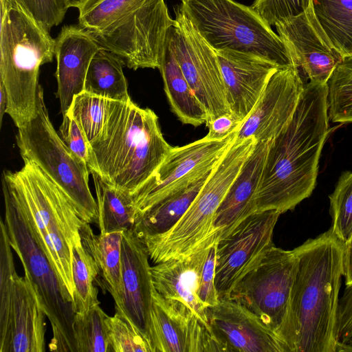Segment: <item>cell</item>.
I'll return each instance as SVG.
<instances>
[{"mask_svg": "<svg viewBox=\"0 0 352 352\" xmlns=\"http://www.w3.org/2000/svg\"><path fill=\"white\" fill-rule=\"evenodd\" d=\"M5 222L0 219V351L45 350V317L30 278L17 274Z\"/></svg>", "mask_w": 352, "mask_h": 352, "instance_id": "cell-11", "label": "cell"}, {"mask_svg": "<svg viewBox=\"0 0 352 352\" xmlns=\"http://www.w3.org/2000/svg\"><path fill=\"white\" fill-rule=\"evenodd\" d=\"M275 27L302 79L306 77L309 82L327 84L343 57L329 42L311 6Z\"/></svg>", "mask_w": 352, "mask_h": 352, "instance_id": "cell-16", "label": "cell"}, {"mask_svg": "<svg viewBox=\"0 0 352 352\" xmlns=\"http://www.w3.org/2000/svg\"><path fill=\"white\" fill-rule=\"evenodd\" d=\"M89 170L131 197L155 175L173 146L158 117L132 100H112L102 131L89 144Z\"/></svg>", "mask_w": 352, "mask_h": 352, "instance_id": "cell-3", "label": "cell"}, {"mask_svg": "<svg viewBox=\"0 0 352 352\" xmlns=\"http://www.w3.org/2000/svg\"><path fill=\"white\" fill-rule=\"evenodd\" d=\"M214 242L186 257L169 259L151 267L155 290L164 298L184 305L208 326L207 307L197 296L198 280L209 248Z\"/></svg>", "mask_w": 352, "mask_h": 352, "instance_id": "cell-24", "label": "cell"}, {"mask_svg": "<svg viewBox=\"0 0 352 352\" xmlns=\"http://www.w3.org/2000/svg\"><path fill=\"white\" fill-rule=\"evenodd\" d=\"M236 133L221 140L204 137L172 147L153 177L131 197L135 219L159 201L210 173L234 141Z\"/></svg>", "mask_w": 352, "mask_h": 352, "instance_id": "cell-14", "label": "cell"}, {"mask_svg": "<svg viewBox=\"0 0 352 352\" xmlns=\"http://www.w3.org/2000/svg\"><path fill=\"white\" fill-rule=\"evenodd\" d=\"M108 316L100 304L84 313L74 314L73 326L77 352L111 351Z\"/></svg>", "mask_w": 352, "mask_h": 352, "instance_id": "cell-32", "label": "cell"}, {"mask_svg": "<svg viewBox=\"0 0 352 352\" xmlns=\"http://www.w3.org/2000/svg\"><path fill=\"white\" fill-rule=\"evenodd\" d=\"M107 321L111 351L152 352L144 335L119 312L109 316Z\"/></svg>", "mask_w": 352, "mask_h": 352, "instance_id": "cell-36", "label": "cell"}, {"mask_svg": "<svg viewBox=\"0 0 352 352\" xmlns=\"http://www.w3.org/2000/svg\"><path fill=\"white\" fill-rule=\"evenodd\" d=\"M93 177L98 208V223L101 233L132 229L135 213L131 197L102 180L96 173Z\"/></svg>", "mask_w": 352, "mask_h": 352, "instance_id": "cell-29", "label": "cell"}, {"mask_svg": "<svg viewBox=\"0 0 352 352\" xmlns=\"http://www.w3.org/2000/svg\"><path fill=\"white\" fill-rule=\"evenodd\" d=\"M256 142L253 137L236 138L180 220L163 234L140 239L153 263L186 257L215 241V212Z\"/></svg>", "mask_w": 352, "mask_h": 352, "instance_id": "cell-7", "label": "cell"}, {"mask_svg": "<svg viewBox=\"0 0 352 352\" xmlns=\"http://www.w3.org/2000/svg\"><path fill=\"white\" fill-rule=\"evenodd\" d=\"M89 224L85 222L80 230L82 244L96 263L100 287L111 294L116 309H118L122 305L123 293L121 252L123 231L96 234Z\"/></svg>", "mask_w": 352, "mask_h": 352, "instance_id": "cell-25", "label": "cell"}, {"mask_svg": "<svg viewBox=\"0 0 352 352\" xmlns=\"http://www.w3.org/2000/svg\"><path fill=\"white\" fill-rule=\"evenodd\" d=\"M327 84L305 83L292 118L270 142L254 203L256 212L292 210L313 192L329 132Z\"/></svg>", "mask_w": 352, "mask_h": 352, "instance_id": "cell-1", "label": "cell"}, {"mask_svg": "<svg viewBox=\"0 0 352 352\" xmlns=\"http://www.w3.org/2000/svg\"><path fill=\"white\" fill-rule=\"evenodd\" d=\"M175 13V24L169 29L168 36L186 80L206 109V122L231 113L216 50L201 36L178 6Z\"/></svg>", "mask_w": 352, "mask_h": 352, "instance_id": "cell-13", "label": "cell"}, {"mask_svg": "<svg viewBox=\"0 0 352 352\" xmlns=\"http://www.w3.org/2000/svg\"><path fill=\"white\" fill-rule=\"evenodd\" d=\"M7 106V94L3 83L0 82V126L2 124L3 115L6 113Z\"/></svg>", "mask_w": 352, "mask_h": 352, "instance_id": "cell-44", "label": "cell"}, {"mask_svg": "<svg viewBox=\"0 0 352 352\" xmlns=\"http://www.w3.org/2000/svg\"><path fill=\"white\" fill-rule=\"evenodd\" d=\"M124 65L118 56L100 47L90 62L84 91L116 101L131 100L122 69Z\"/></svg>", "mask_w": 352, "mask_h": 352, "instance_id": "cell-28", "label": "cell"}, {"mask_svg": "<svg viewBox=\"0 0 352 352\" xmlns=\"http://www.w3.org/2000/svg\"><path fill=\"white\" fill-rule=\"evenodd\" d=\"M271 140L256 142L217 208L212 232V236L217 241L228 234L241 221L256 212L254 197Z\"/></svg>", "mask_w": 352, "mask_h": 352, "instance_id": "cell-23", "label": "cell"}, {"mask_svg": "<svg viewBox=\"0 0 352 352\" xmlns=\"http://www.w3.org/2000/svg\"><path fill=\"white\" fill-rule=\"evenodd\" d=\"M209 326L224 352H290L280 336L258 316L229 298L206 310Z\"/></svg>", "mask_w": 352, "mask_h": 352, "instance_id": "cell-19", "label": "cell"}, {"mask_svg": "<svg viewBox=\"0 0 352 352\" xmlns=\"http://www.w3.org/2000/svg\"><path fill=\"white\" fill-rule=\"evenodd\" d=\"M210 173L138 216L132 228L136 235L142 239L161 234L171 229L187 211Z\"/></svg>", "mask_w": 352, "mask_h": 352, "instance_id": "cell-27", "label": "cell"}, {"mask_svg": "<svg viewBox=\"0 0 352 352\" xmlns=\"http://www.w3.org/2000/svg\"><path fill=\"white\" fill-rule=\"evenodd\" d=\"M182 12L215 50L265 58L280 68L296 67L283 41L251 6L234 0H179Z\"/></svg>", "mask_w": 352, "mask_h": 352, "instance_id": "cell-8", "label": "cell"}, {"mask_svg": "<svg viewBox=\"0 0 352 352\" xmlns=\"http://www.w3.org/2000/svg\"><path fill=\"white\" fill-rule=\"evenodd\" d=\"M343 277L345 285L352 284V235L344 243Z\"/></svg>", "mask_w": 352, "mask_h": 352, "instance_id": "cell-43", "label": "cell"}, {"mask_svg": "<svg viewBox=\"0 0 352 352\" xmlns=\"http://www.w3.org/2000/svg\"><path fill=\"white\" fill-rule=\"evenodd\" d=\"M79 25L129 68L159 69L175 24L164 0H87Z\"/></svg>", "mask_w": 352, "mask_h": 352, "instance_id": "cell-5", "label": "cell"}, {"mask_svg": "<svg viewBox=\"0 0 352 352\" xmlns=\"http://www.w3.org/2000/svg\"><path fill=\"white\" fill-rule=\"evenodd\" d=\"M327 84L329 120L352 122V56L342 58Z\"/></svg>", "mask_w": 352, "mask_h": 352, "instance_id": "cell-33", "label": "cell"}, {"mask_svg": "<svg viewBox=\"0 0 352 352\" xmlns=\"http://www.w3.org/2000/svg\"><path fill=\"white\" fill-rule=\"evenodd\" d=\"M311 0H255L251 7L270 25H275L305 12Z\"/></svg>", "mask_w": 352, "mask_h": 352, "instance_id": "cell-37", "label": "cell"}, {"mask_svg": "<svg viewBox=\"0 0 352 352\" xmlns=\"http://www.w3.org/2000/svg\"><path fill=\"white\" fill-rule=\"evenodd\" d=\"M294 250L298 267L282 338L290 352H336L344 243L329 228Z\"/></svg>", "mask_w": 352, "mask_h": 352, "instance_id": "cell-2", "label": "cell"}, {"mask_svg": "<svg viewBox=\"0 0 352 352\" xmlns=\"http://www.w3.org/2000/svg\"><path fill=\"white\" fill-rule=\"evenodd\" d=\"M153 352H224L210 326L184 305L155 289L152 309Z\"/></svg>", "mask_w": 352, "mask_h": 352, "instance_id": "cell-18", "label": "cell"}, {"mask_svg": "<svg viewBox=\"0 0 352 352\" xmlns=\"http://www.w3.org/2000/svg\"><path fill=\"white\" fill-rule=\"evenodd\" d=\"M59 133L69 151L89 168L90 164L89 144L80 126L68 113L63 115Z\"/></svg>", "mask_w": 352, "mask_h": 352, "instance_id": "cell-40", "label": "cell"}, {"mask_svg": "<svg viewBox=\"0 0 352 352\" xmlns=\"http://www.w3.org/2000/svg\"><path fill=\"white\" fill-rule=\"evenodd\" d=\"M216 52L231 113L243 122L280 67L254 54L232 50Z\"/></svg>", "mask_w": 352, "mask_h": 352, "instance_id": "cell-21", "label": "cell"}, {"mask_svg": "<svg viewBox=\"0 0 352 352\" xmlns=\"http://www.w3.org/2000/svg\"><path fill=\"white\" fill-rule=\"evenodd\" d=\"M111 102L85 91L74 96L67 113L77 122L89 144L100 133Z\"/></svg>", "mask_w": 352, "mask_h": 352, "instance_id": "cell-34", "label": "cell"}, {"mask_svg": "<svg viewBox=\"0 0 352 352\" xmlns=\"http://www.w3.org/2000/svg\"><path fill=\"white\" fill-rule=\"evenodd\" d=\"M23 162L18 171L3 170L1 183L14 195L33 238L73 298V248L81 243L80 230L85 221L35 163Z\"/></svg>", "mask_w": 352, "mask_h": 352, "instance_id": "cell-4", "label": "cell"}, {"mask_svg": "<svg viewBox=\"0 0 352 352\" xmlns=\"http://www.w3.org/2000/svg\"><path fill=\"white\" fill-rule=\"evenodd\" d=\"M280 214L276 210L255 212L218 239L214 284L219 299L228 298L241 279L274 246L273 233Z\"/></svg>", "mask_w": 352, "mask_h": 352, "instance_id": "cell-15", "label": "cell"}, {"mask_svg": "<svg viewBox=\"0 0 352 352\" xmlns=\"http://www.w3.org/2000/svg\"><path fill=\"white\" fill-rule=\"evenodd\" d=\"M16 1L49 32L63 21L69 8L66 0Z\"/></svg>", "mask_w": 352, "mask_h": 352, "instance_id": "cell-38", "label": "cell"}, {"mask_svg": "<svg viewBox=\"0 0 352 352\" xmlns=\"http://www.w3.org/2000/svg\"><path fill=\"white\" fill-rule=\"evenodd\" d=\"M1 184L9 242L23 266L25 275L35 287L50 322L53 336L50 349L77 352L73 298L33 238L14 195L5 184Z\"/></svg>", "mask_w": 352, "mask_h": 352, "instance_id": "cell-9", "label": "cell"}, {"mask_svg": "<svg viewBox=\"0 0 352 352\" xmlns=\"http://www.w3.org/2000/svg\"><path fill=\"white\" fill-rule=\"evenodd\" d=\"M336 352H352V284L339 298L336 320Z\"/></svg>", "mask_w": 352, "mask_h": 352, "instance_id": "cell-39", "label": "cell"}, {"mask_svg": "<svg viewBox=\"0 0 352 352\" xmlns=\"http://www.w3.org/2000/svg\"><path fill=\"white\" fill-rule=\"evenodd\" d=\"M305 85L295 67L278 69L239 129L236 138L254 137L262 142L276 138L291 120Z\"/></svg>", "mask_w": 352, "mask_h": 352, "instance_id": "cell-17", "label": "cell"}, {"mask_svg": "<svg viewBox=\"0 0 352 352\" xmlns=\"http://www.w3.org/2000/svg\"><path fill=\"white\" fill-rule=\"evenodd\" d=\"M0 2V82L6 113L19 128L36 113L39 69L52 61L56 41L16 0Z\"/></svg>", "mask_w": 352, "mask_h": 352, "instance_id": "cell-6", "label": "cell"}, {"mask_svg": "<svg viewBox=\"0 0 352 352\" xmlns=\"http://www.w3.org/2000/svg\"><path fill=\"white\" fill-rule=\"evenodd\" d=\"M298 261L294 249L273 246L228 297L258 316L281 338Z\"/></svg>", "mask_w": 352, "mask_h": 352, "instance_id": "cell-12", "label": "cell"}, {"mask_svg": "<svg viewBox=\"0 0 352 352\" xmlns=\"http://www.w3.org/2000/svg\"><path fill=\"white\" fill-rule=\"evenodd\" d=\"M319 25L332 46L342 56H352V0H311Z\"/></svg>", "mask_w": 352, "mask_h": 352, "instance_id": "cell-30", "label": "cell"}, {"mask_svg": "<svg viewBox=\"0 0 352 352\" xmlns=\"http://www.w3.org/2000/svg\"><path fill=\"white\" fill-rule=\"evenodd\" d=\"M171 110L184 124L198 126L206 123L207 113L195 96L177 60L167 36L159 68Z\"/></svg>", "mask_w": 352, "mask_h": 352, "instance_id": "cell-26", "label": "cell"}, {"mask_svg": "<svg viewBox=\"0 0 352 352\" xmlns=\"http://www.w3.org/2000/svg\"><path fill=\"white\" fill-rule=\"evenodd\" d=\"M16 143L23 160L35 163L68 197L80 218L98 223V208L89 186V170L55 131L38 93L36 115L18 128Z\"/></svg>", "mask_w": 352, "mask_h": 352, "instance_id": "cell-10", "label": "cell"}, {"mask_svg": "<svg viewBox=\"0 0 352 352\" xmlns=\"http://www.w3.org/2000/svg\"><path fill=\"white\" fill-rule=\"evenodd\" d=\"M206 124L208 133L205 137L211 140H221L238 131L243 122L230 113L208 120Z\"/></svg>", "mask_w": 352, "mask_h": 352, "instance_id": "cell-42", "label": "cell"}, {"mask_svg": "<svg viewBox=\"0 0 352 352\" xmlns=\"http://www.w3.org/2000/svg\"><path fill=\"white\" fill-rule=\"evenodd\" d=\"M217 242L210 246L199 274L197 296L207 308L215 306L219 300L214 284Z\"/></svg>", "mask_w": 352, "mask_h": 352, "instance_id": "cell-41", "label": "cell"}, {"mask_svg": "<svg viewBox=\"0 0 352 352\" xmlns=\"http://www.w3.org/2000/svg\"><path fill=\"white\" fill-rule=\"evenodd\" d=\"M69 7L77 8L78 9L87 1V0H66Z\"/></svg>", "mask_w": 352, "mask_h": 352, "instance_id": "cell-45", "label": "cell"}, {"mask_svg": "<svg viewBox=\"0 0 352 352\" xmlns=\"http://www.w3.org/2000/svg\"><path fill=\"white\" fill-rule=\"evenodd\" d=\"M72 270L74 284V312L84 313L93 306L100 304V301L98 299V290L94 285L98 276V267L82 242L74 246Z\"/></svg>", "mask_w": 352, "mask_h": 352, "instance_id": "cell-31", "label": "cell"}, {"mask_svg": "<svg viewBox=\"0 0 352 352\" xmlns=\"http://www.w3.org/2000/svg\"><path fill=\"white\" fill-rule=\"evenodd\" d=\"M329 199L331 217L330 228L346 243L352 235V170L342 173Z\"/></svg>", "mask_w": 352, "mask_h": 352, "instance_id": "cell-35", "label": "cell"}, {"mask_svg": "<svg viewBox=\"0 0 352 352\" xmlns=\"http://www.w3.org/2000/svg\"><path fill=\"white\" fill-rule=\"evenodd\" d=\"M123 293L121 307L116 309L134 324L148 340L152 352L153 292L147 250L133 229L123 231L122 240Z\"/></svg>", "mask_w": 352, "mask_h": 352, "instance_id": "cell-20", "label": "cell"}, {"mask_svg": "<svg viewBox=\"0 0 352 352\" xmlns=\"http://www.w3.org/2000/svg\"><path fill=\"white\" fill-rule=\"evenodd\" d=\"M55 41L58 85L56 95L64 115L74 96L84 91L90 62L100 47L79 24L63 27Z\"/></svg>", "mask_w": 352, "mask_h": 352, "instance_id": "cell-22", "label": "cell"}]
</instances>
